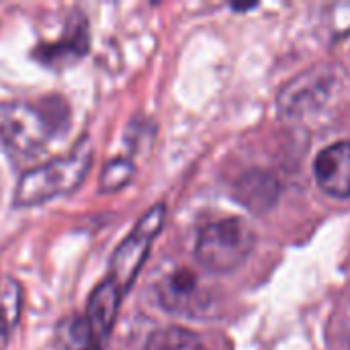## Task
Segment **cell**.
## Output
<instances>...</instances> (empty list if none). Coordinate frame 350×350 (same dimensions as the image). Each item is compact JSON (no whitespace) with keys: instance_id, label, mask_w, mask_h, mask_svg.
Instances as JSON below:
<instances>
[{"instance_id":"obj_1","label":"cell","mask_w":350,"mask_h":350,"mask_svg":"<svg viewBox=\"0 0 350 350\" xmlns=\"http://www.w3.org/2000/svg\"><path fill=\"white\" fill-rule=\"evenodd\" d=\"M68 127V107L51 96L37 105L25 100L0 103V146L12 160L37 158L47 142Z\"/></svg>"},{"instance_id":"obj_2","label":"cell","mask_w":350,"mask_h":350,"mask_svg":"<svg viewBox=\"0 0 350 350\" xmlns=\"http://www.w3.org/2000/svg\"><path fill=\"white\" fill-rule=\"evenodd\" d=\"M92 166V148L82 139L70 154L27 170L16 183L12 205L35 207L76 191Z\"/></svg>"},{"instance_id":"obj_3","label":"cell","mask_w":350,"mask_h":350,"mask_svg":"<svg viewBox=\"0 0 350 350\" xmlns=\"http://www.w3.org/2000/svg\"><path fill=\"white\" fill-rule=\"evenodd\" d=\"M256 244L252 228L240 217H226L201 230L195 246L199 265L211 273H232L246 262Z\"/></svg>"},{"instance_id":"obj_4","label":"cell","mask_w":350,"mask_h":350,"mask_svg":"<svg viewBox=\"0 0 350 350\" xmlns=\"http://www.w3.org/2000/svg\"><path fill=\"white\" fill-rule=\"evenodd\" d=\"M164 219H166V205L156 203L137 219L129 236L115 250L111 258V271H113L111 279L119 287L121 295L129 291L131 285L135 283V277L142 271L146 256L164 226Z\"/></svg>"},{"instance_id":"obj_5","label":"cell","mask_w":350,"mask_h":350,"mask_svg":"<svg viewBox=\"0 0 350 350\" xmlns=\"http://www.w3.org/2000/svg\"><path fill=\"white\" fill-rule=\"evenodd\" d=\"M160 304L170 314L180 316H203L211 304L209 293L201 287L199 277L189 269H178L160 283Z\"/></svg>"},{"instance_id":"obj_6","label":"cell","mask_w":350,"mask_h":350,"mask_svg":"<svg viewBox=\"0 0 350 350\" xmlns=\"http://www.w3.org/2000/svg\"><path fill=\"white\" fill-rule=\"evenodd\" d=\"M314 176L326 195L350 197V142H336L324 148L314 162Z\"/></svg>"},{"instance_id":"obj_7","label":"cell","mask_w":350,"mask_h":350,"mask_svg":"<svg viewBox=\"0 0 350 350\" xmlns=\"http://www.w3.org/2000/svg\"><path fill=\"white\" fill-rule=\"evenodd\" d=\"M121 297L123 295H121L119 287L113 283V279L103 281L98 287H94L92 295L88 297L84 318L90 326L96 349H100L107 342V338L111 336V330H113L115 320H117Z\"/></svg>"},{"instance_id":"obj_8","label":"cell","mask_w":350,"mask_h":350,"mask_svg":"<svg viewBox=\"0 0 350 350\" xmlns=\"http://www.w3.org/2000/svg\"><path fill=\"white\" fill-rule=\"evenodd\" d=\"M88 51V29L84 18L72 27L59 41L55 43H47V45H39L33 53V57L43 64V66H51V68H62V66H72L76 64L80 57H84Z\"/></svg>"},{"instance_id":"obj_9","label":"cell","mask_w":350,"mask_h":350,"mask_svg":"<svg viewBox=\"0 0 350 350\" xmlns=\"http://www.w3.org/2000/svg\"><path fill=\"white\" fill-rule=\"evenodd\" d=\"M144 350H203V340L193 330L168 326L152 332Z\"/></svg>"},{"instance_id":"obj_10","label":"cell","mask_w":350,"mask_h":350,"mask_svg":"<svg viewBox=\"0 0 350 350\" xmlns=\"http://www.w3.org/2000/svg\"><path fill=\"white\" fill-rule=\"evenodd\" d=\"M57 340L64 350H98L84 316H70L57 328Z\"/></svg>"},{"instance_id":"obj_11","label":"cell","mask_w":350,"mask_h":350,"mask_svg":"<svg viewBox=\"0 0 350 350\" xmlns=\"http://www.w3.org/2000/svg\"><path fill=\"white\" fill-rule=\"evenodd\" d=\"M135 174V164L129 158H115L107 162L100 174V193H117L131 183Z\"/></svg>"},{"instance_id":"obj_12","label":"cell","mask_w":350,"mask_h":350,"mask_svg":"<svg viewBox=\"0 0 350 350\" xmlns=\"http://www.w3.org/2000/svg\"><path fill=\"white\" fill-rule=\"evenodd\" d=\"M271 183H269V178H260L256 172L254 174H250V176H244L242 180H240V189H238V199L244 203V205H248L250 209H260L262 207V203L265 205H269V201L262 197V187H269Z\"/></svg>"},{"instance_id":"obj_13","label":"cell","mask_w":350,"mask_h":350,"mask_svg":"<svg viewBox=\"0 0 350 350\" xmlns=\"http://www.w3.org/2000/svg\"><path fill=\"white\" fill-rule=\"evenodd\" d=\"M18 301H21L18 285L8 281L4 297H2V306H0V320H4L6 324H14L18 320Z\"/></svg>"}]
</instances>
